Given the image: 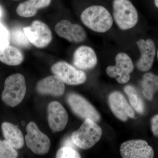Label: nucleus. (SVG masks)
<instances>
[{"label": "nucleus", "mask_w": 158, "mask_h": 158, "mask_svg": "<svg viewBox=\"0 0 158 158\" xmlns=\"http://www.w3.org/2000/svg\"><path fill=\"white\" fill-rule=\"evenodd\" d=\"M81 19L86 27L97 33L106 32L113 24L110 12L101 6H90L86 8L81 14Z\"/></svg>", "instance_id": "1"}, {"label": "nucleus", "mask_w": 158, "mask_h": 158, "mask_svg": "<svg viewBox=\"0 0 158 158\" xmlns=\"http://www.w3.org/2000/svg\"><path fill=\"white\" fill-rule=\"evenodd\" d=\"M102 134V131L99 126L92 119L87 118L80 128L72 133L71 138L77 147L88 149L99 141Z\"/></svg>", "instance_id": "2"}, {"label": "nucleus", "mask_w": 158, "mask_h": 158, "mask_svg": "<svg viewBox=\"0 0 158 158\" xmlns=\"http://www.w3.org/2000/svg\"><path fill=\"white\" fill-rule=\"evenodd\" d=\"M26 91L24 77L20 73L14 74L7 77L5 81L2 100L6 105L14 107L22 101Z\"/></svg>", "instance_id": "3"}, {"label": "nucleus", "mask_w": 158, "mask_h": 158, "mask_svg": "<svg viewBox=\"0 0 158 158\" xmlns=\"http://www.w3.org/2000/svg\"><path fill=\"white\" fill-rule=\"evenodd\" d=\"M113 14L116 25L123 31L133 28L138 22V11L129 0H113Z\"/></svg>", "instance_id": "4"}, {"label": "nucleus", "mask_w": 158, "mask_h": 158, "mask_svg": "<svg viewBox=\"0 0 158 158\" xmlns=\"http://www.w3.org/2000/svg\"><path fill=\"white\" fill-rule=\"evenodd\" d=\"M25 141L27 146L32 152L39 155H44L49 151L51 142L49 138L41 132L36 123H29L27 127Z\"/></svg>", "instance_id": "5"}, {"label": "nucleus", "mask_w": 158, "mask_h": 158, "mask_svg": "<svg viewBox=\"0 0 158 158\" xmlns=\"http://www.w3.org/2000/svg\"><path fill=\"white\" fill-rule=\"evenodd\" d=\"M23 30L31 44L37 48L46 47L52 39L50 29L40 21H34L31 25L25 27Z\"/></svg>", "instance_id": "6"}, {"label": "nucleus", "mask_w": 158, "mask_h": 158, "mask_svg": "<svg viewBox=\"0 0 158 158\" xmlns=\"http://www.w3.org/2000/svg\"><path fill=\"white\" fill-rule=\"evenodd\" d=\"M52 72L68 85H77L85 83L87 79L86 73L77 69L64 61L54 64L51 68Z\"/></svg>", "instance_id": "7"}, {"label": "nucleus", "mask_w": 158, "mask_h": 158, "mask_svg": "<svg viewBox=\"0 0 158 158\" xmlns=\"http://www.w3.org/2000/svg\"><path fill=\"white\" fill-rule=\"evenodd\" d=\"M116 65L108 66L106 72L110 77L114 78L120 84H126L129 81L130 74L134 69L129 56L125 53H119L115 58Z\"/></svg>", "instance_id": "8"}, {"label": "nucleus", "mask_w": 158, "mask_h": 158, "mask_svg": "<svg viewBox=\"0 0 158 158\" xmlns=\"http://www.w3.org/2000/svg\"><path fill=\"white\" fill-rule=\"evenodd\" d=\"M67 101L73 113L81 118L85 119L89 118L95 122L100 119V116L96 109L81 95L70 94L67 96Z\"/></svg>", "instance_id": "9"}, {"label": "nucleus", "mask_w": 158, "mask_h": 158, "mask_svg": "<svg viewBox=\"0 0 158 158\" xmlns=\"http://www.w3.org/2000/svg\"><path fill=\"white\" fill-rule=\"evenodd\" d=\"M120 152L124 158H152L154 156L152 147L141 139L123 142L120 146Z\"/></svg>", "instance_id": "10"}, {"label": "nucleus", "mask_w": 158, "mask_h": 158, "mask_svg": "<svg viewBox=\"0 0 158 158\" xmlns=\"http://www.w3.org/2000/svg\"><path fill=\"white\" fill-rule=\"evenodd\" d=\"M55 29L59 37L72 43L84 42L87 38L86 31L81 26L72 23L68 20L59 21L56 24Z\"/></svg>", "instance_id": "11"}, {"label": "nucleus", "mask_w": 158, "mask_h": 158, "mask_svg": "<svg viewBox=\"0 0 158 158\" xmlns=\"http://www.w3.org/2000/svg\"><path fill=\"white\" fill-rule=\"evenodd\" d=\"M48 123L52 131L59 132L64 129L68 121L67 111L60 103L51 102L48 107Z\"/></svg>", "instance_id": "12"}, {"label": "nucleus", "mask_w": 158, "mask_h": 158, "mask_svg": "<svg viewBox=\"0 0 158 158\" xmlns=\"http://www.w3.org/2000/svg\"><path fill=\"white\" fill-rule=\"evenodd\" d=\"M141 57L136 65L139 70L146 72L152 67L156 54L155 44L152 39H140L137 42Z\"/></svg>", "instance_id": "13"}, {"label": "nucleus", "mask_w": 158, "mask_h": 158, "mask_svg": "<svg viewBox=\"0 0 158 158\" xmlns=\"http://www.w3.org/2000/svg\"><path fill=\"white\" fill-rule=\"evenodd\" d=\"M108 100L112 112L122 121H126L129 118H134V110L121 93L115 91L110 94Z\"/></svg>", "instance_id": "14"}, {"label": "nucleus", "mask_w": 158, "mask_h": 158, "mask_svg": "<svg viewBox=\"0 0 158 158\" xmlns=\"http://www.w3.org/2000/svg\"><path fill=\"white\" fill-rule=\"evenodd\" d=\"M74 65L82 70H89L96 66L97 56L94 50L88 46H81L74 53Z\"/></svg>", "instance_id": "15"}, {"label": "nucleus", "mask_w": 158, "mask_h": 158, "mask_svg": "<svg viewBox=\"0 0 158 158\" xmlns=\"http://www.w3.org/2000/svg\"><path fill=\"white\" fill-rule=\"evenodd\" d=\"M36 89L38 93L43 95L59 97L64 94L65 85L56 76H50L40 81Z\"/></svg>", "instance_id": "16"}, {"label": "nucleus", "mask_w": 158, "mask_h": 158, "mask_svg": "<svg viewBox=\"0 0 158 158\" xmlns=\"http://www.w3.org/2000/svg\"><path fill=\"white\" fill-rule=\"evenodd\" d=\"M52 0H28L18 6L16 12L21 17H33L37 14L39 9L49 6Z\"/></svg>", "instance_id": "17"}, {"label": "nucleus", "mask_w": 158, "mask_h": 158, "mask_svg": "<svg viewBox=\"0 0 158 158\" xmlns=\"http://www.w3.org/2000/svg\"><path fill=\"white\" fill-rule=\"evenodd\" d=\"M3 135L6 141L15 149L21 148L24 145L23 136L21 131L12 123H3L2 125Z\"/></svg>", "instance_id": "18"}, {"label": "nucleus", "mask_w": 158, "mask_h": 158, "mask_svg": "<svg viewBox=\"0 0 158 158\" xmlns=\"http://www.w3.org/2000/svg\"><path fill=\"white\" fill-rule=\"evenodd\" d=\"M24 59L22 52L17 48L8 45L0 48V61L6 65L15 66L21 64Z\"/></svg>", "instance_id": "19"}, {"label": "nucleus", "mask_w": 158, "mask_h": 158, "mask_svg": "<svg viewBox=\"0 0 158 158\" xmlns=\"http://www.w3.org/2000/svg\"><path fill=\"white\" fill-rule=\"evenodd\" d=\"M141 85L145 98L149 101L152 100L154 94L158 91V76L152 73L144 74Z\"/></svg>", "instance_id": "20"}, {"label": "nucleus", "mask_w": 158, "mask_h": 158, "mask_svg": "<svg viewBox=\"0 0 158 158\" xmlns=\"http://www.w3.org/2000/svg\"><path fill=\"white\" fill-rule=\"evenodd\" d=\"M124 90L127 94L132 107L138 113H143L144 109V103L135 88L131 85H127L125 87Z\"/></svg>", "instance_id": "21"}, {"label": "nucleus", "mask_w": 158, "mask_h": 158, "mask_svg": "<svg viewBox=\"0 0 158 158\" xmlns=\"http://www.w3.org/2000/svg\"><path fill=\"white\" fill-rule=\"evenodd\" d=\"M11 40L15 45L23 48H28L31 44L23 29L20 28H15L12 30Z\"/></svg>", "instance_id": "22"}, {"label": "nucleus", "mask_w": 158, "mask_h": 158, "mask_svg": "<svg viewBox=\"0 0 158 158\" xmlns=\"http://www.w3.org/2000/svg\"><path fill=\"white\" fill-rule=\"evenodd\" d=\"M17 156V151L8 141L0 140V158H15Z\"/></svg>", "instance_id": "23"}, {"label": "nucleus", "mask_w": 158, "mask_h": 158, "mask_svg": "<svg viewBox=\"0 0 158 158\" xmlns=\"http://www.w3.org/2000/svg\"><path fill=\"white\" fill-rule=\"evenodd\" d=\"M57 158H79L81 156L78 152L73 148L63 146L57 152Z\"/></svg>", "instance_id": "24"}, {"label": "nucleus", "mask_w": 158, "mask_h": 158, "mask_svg": "<svg viewBox=\"0 0 158 158\" xmlns=\"http://www.w3.org/2000/svg\"><path fill=\"white\" fill-rule=\"evenodd\" d=\"M9 31L0 23V48H4L9 45Z\"/></svg>", "instance_id": "25"}, {"label": "nucleus", "mask_w": 158, "mask_h": 158, "mask_svg": "<svg viewBox=\"0 0 158 158\" xmlns=\"http://www.w3.org/2000/svg\"><path fill=\"white\" fill-rule=\"evenodd\" d=\"M151 129L154 135L158 138V115H155L152 118Z\"/></svg>", "instance_id": "26"}, {"label": "nucleus", "mask_w": 158, "mask_h": 158, "mask_svg": "<svg viewBox=\"0 0 158 158\" xmlns=\"http://www.w3.org/2000/svg\"><path fill=\"white\" fill-rule=\"evenodd\" d=\"M75 145H76L73 143L71 138H67V139L65 140L64 143V146H68V147H70L73 148L74 147H75Z\"/></svg>", "instance_id": "27"}, {"label": "nucleus", "mask_w": 158, "mask_h": 158, "mask_svg": "<svg viewBox=\"0 0 158 158\" xmlns=\"http://www.w3.org/2000/svg\"><path fill=\"white\" fill-rule=\"evenodd\" d=\"M155 5L158 9V0H154Z\"/></svg>", "instance_id": "28"}, {"label": "nucleus", "mask_w": 158, "mask_h": 158, "mask_svg": "<svg viewBox=\"0 0 158 158\" xmlns=\"http://www.w3.org/2000/svg\"><path fill=\"white\" fill-rule=\"evenodd\" d=\"M2 9L0 7V18L2 17Z\"/></svg>", "instance_id": "29"}, {"label": "nucleus", "mask_w": 158, "mask_h": 158, "mask_svg": "<svg viewBox=\"0 0 158 158\" xmlns=\"http://www.w3.org/2000/svg\"><path fill=\"white\" fill-rule=\"evenodd\" d=\"M157 58H158V50L157 51Z\"/></svg>", "instance_id": "30"}, {"label": "nucleus", "mask_w": 158, "mask_h": 158, "mask_svg": "<svg viewBox=\"0 0 158 158\" xmlns=\"http://www.w3.org/2000/svg\"><path fill=\"white\" fill-rule=\"evenodd\" d=\"M13 1H19V0H13Z\"/></svg>", "instance_id": "31"}]
</instances>
